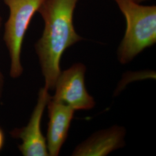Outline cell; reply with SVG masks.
Returning <instances> with one entry per match:
<instances>
[{
	"instance_id": "6da1fadb",
	"label": "cell",
	"mask_w": 156,
	"mask_h": 156,
	"mask_svg": "<svg viewBox=\"0 0 156 156\" xmlns=\"http://www.w3.org/2000/svg\"><path fill=\"white\" fill-rule=\"evenodd\" d=\"M79 0H45L38 12L45 23L41 38L35 45L45 78V87L55 89L65 50L80 41L73 26V15Z\"/></svg>"
},
{
	"instance_id": "5b68a950",
	"label": "cell",
	"mask_w": 156,
	"mask_h": 156,
	"mask_svg": "<svg viewBox=\"0 0 156 156\" xmlns=\"http://www.w3.org/2000/svg\"><path fill=\"white\" fill-rule=\"evenodd\" d=\"M48 90L45 87L40 89L37 104L28 124L25 127L13 131V135L22 140L19 148L23 156H49L46 140L41 128L45 107L51 98Z\"/></svg>"
},
{
	"instance_id": "52a82bcc",
	"label": "cell",
	"mask_w": 156,
	"mask_h": 156,
	"mask_svg": "<svg viewBox=\"0 0 156 156\" xmlns=\"http://www.w3.org/2000/svg\"><path fill=\"white\" fill-rule=\"evenodd\" d=\"M126 131L123 127L115 126L102 130L90 137L79 145L73 156H106L112 151L122 147Z\"/></svg>"
},
{
	"instance_id": "30bf717a",
	"label": "cell",
	"mask_w": 156,
	"mask_h": 156,
	"mask_svg": "<svg viewBox=\"0 0 156 156\" xmlns=\"http://www.w3.org/2000/svg\"><path fill=\"white\" fill-rule=\"evenodd\" d=\"M132 1H134L137 2V3H140V2H144V1H148V0H132Z\"/></svg>"
},
{
	"instance_id": "9c48e42d",
	"label": "cell",
	"mask_w": 156,
	"mask_h": 156,
	"mask_svg": "<svg viewBox=\"0 0 156 156\" xmlns=\"http://www.w3.org/2000/svg\"><path fill=\"white\" fill-rule=\"evenodd\" d=\"M1 21H2V19L0 16V27L1 26ZM2 86H3V77H2V75L0 71V95L1 94V91L2 90Z\"/></svg>"
},
{
	"instance_id": "ba28073f",
	"label": "cell",
	"mask_w": 156,
	"mask_h": 156,
	"mask_svg": "<svg viewBox=\"0 0 156 156\" xmlns=\"http://www.w3.org/2000/svg\"><path fill=\"white\" fill-rule=\"evenodd\" d=\"M4 144V135L2 130L0 128V151L2 149Z\"/></svg>"
},
{
	"instance_id": "3957f363",
	"label": "cell",
	"mask_w": 156,
	"mask_h": 156,
	"mask_svg": "<svg viewBox=\"0 0 156 156\" xmlns=\"http://www.w3.org/2000/svg\"><path fill=\"white\" fill-rule=\"evenodd\" d=\"M45 0H3L9 9L5 25L4 40L11 58L10 74L13 78L21 75L23 42L30 22Z\"/></svg>"
},
{
	"instance_id": "8992f818",
	"label": "cell",
	"mask_w": 156,
	"mask_h": 156,
	"mask_svg": "<svg viewBox=\"0 0 156 156\" xmlns=\"http://www.w3.org/2000/svg\"><path fill=\"white\" fill-rule=\"evenodd\" d=\"M49 122L46 137L49 156H58L67 139L75 110L50 98L48 103Z\"/></svg>"
},
{
	"instance_id": "7a4b0ae2",
	"label": "cell",
	"mask_w": 156,
	"mask_h": 156,
	"mask_svg": "<svg viewBox=\"0 0 156 156\" xmlns=\"http://www.w3.org/2000/svg\"><path fill=\"white\" fill-rule=\"evenodd\" d=\"M126 20V30L117 50L122 64L131 62L156 42V6L140 5L132 0H114Z\"/></svg>"
},
{
	"instance_id": "277c9868",
	"label": "cell",
	"mask_w": 156,
	"mask_h": 156,
	"mask_svg": "<svg viewBox=\"0 0 156 156\" xmlns=\"http://www.w3.org/2000/svg\"><path fill=\"white\" fill-rule=\"evenodd\" d=\"M86 67L77 63L60 73L56 82V93L51 98L62 102L74 110H89L95 105L93 98L85 86Z\"/></svg>"
}]
</instances>
